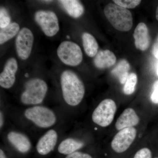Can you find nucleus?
I'll return each mask as SVG.
<instances>
[{
	"instance_id": "1",
	"label": "nucleus",
	"mask_w": 158,
	"mask_h": 158,
	"mask_svg": "<svg viewBox=\"0 0 158 158\" xmlns=\"http://www.w3.org/2000/svg\"><path fill=\"white\" fill-rule=\"evenodd\" d=\"M72 118L59 106L47 105H12L9 116L10 123L27 133L34 140L51 128L71 121Z\"/></svg>"
},
{
	"instance_id": "2",
	"label": "nucleus",
	"mask_w": 158,
	"mask_h": 158,
	"mask_svg": "<svg viewBox=\"0 0 158 158\" xmlns=\"http://www.w3.org/2000/svg\"><path fill=\"white\" fill-rule=\"evenodd\" d=\"M59 84L61 92L59 106L72 118L73 113L85 97V85L77 74L68 70L61 73Z\"/></svg>"
},
{
	"instance_id": "3",
	"label": "nucleus",
	"mask_w": 158,
	"mask_h": 158,
	"mask_svg": "<svg viewBox=\"0 0 158 158\" xmlns=\"http://www.w3.org/2000/svg\"><path fill=\"white\" fill-rule=\"evenodd\" d=\"M2 143L11 153L28 154L34 148V139L27 133L11 123L1 134Z\"/></svg>"
},
{
	"instance_id": "4",
	"label": "nucleus",
	"mask_w": 158,
	"mask_h": 158,
	"mask_svg": "<svg viewBox=\"0 0 158 158\" xmlns=\"http://www.w3.org/2000/svg\"><path fill=\"white\" fill-rule=\"evenodd\" d=\"M48 91V85L44 79L37 77L28 79L24 82L18 97L19 106L47 105Z\"/></svg>"
},
{
	"instance_id": "5",
	"label": "nucleus",
	"mask_w": 158,
	"mask_h": 158,
	"mask_svg": "<svg viewBox=\"0 0 158 158\" xmlns=\"http://www.w3.org/2000/svg\"><path fill=\"white\" fill-rule=\"evenodd\" d=\"M72 121L58 125L43 133L36 140L34 149L41 157L47 156L57 149L59 142L70 130Z\"/></svg>"
},
{
	"instance_id": "6",
	"label": "nucleus",
	"mask_w": 158,
	"mask_h": 158,
	"mask_svg": "<svg viewBox=\"0 0 158 158\" xmlns=\"http://www.w3.org/2000/svg\"><path fill=\"white\" fill-rule=\"evenodd\" d=\"M105 16L116 30L129 31L133 26V16L128 9L113 3H109L104 9Z\"/></svg>"
},
{
	"instance_id": "7",
	"label": "nucleus",
	"mask_w": 158,
	"mask_h": 158,
	"mask_svg": "<svg viewBox=\"0 0 158 158\" xmlns=\"http://www.w3.org/2000/svg\"><path fill=\"white\" fill-rule=\"evenodd\" d=\"M117 110L116 103L111 99L102 101L94 108L91 115L94 124L102 127L110 125L114 119Z\"/></svg>"
},
{
	"instance_id": "8",
	"label": "nucleus",
	"mask_w": 158,
	"mask_h": 158,
	"mask_svg": "<svg viewBox=\"0 0 158 158\" xmlns=\"http://www.w3.org/2000/svg\"><path fill=\"white\" fill-rule=\"evenodd\" d=\"M80 132L68 131L61 139L56 150L58 154L65 156L79 151L88 144L87 138L82 137Z\"/></svg>"
},
{
	"instance_id": "9",
	"label": "nucleus",
	"mask_w": 158,
	"mask_h": 158,
	"mask_svg": "<svg viewBox=\"0 0 158 158\" xmlns=\"http://www.w3.org/2000/svg\"><path fill=\"white\" fill-rule=\"evenodd\" d=\"M57 55L64 64L76 66L81 64L83 60V53L81 48L75 43L63 41L58 47Z\"/></svg>"
},
{
	"instance_id": "10",
	"label": "nucleus",
	"mask_w": 158,
	"mask_h": 158,
	"mask_svg": "<svg viewBox=\"0 0 158 158\" xmlns=\"http://www.w3.org/2000/svg\"><path fill=\"white\" fill-rule=\"evenodd\" d=\"M35 21L46 36L52 37L59 31V20L53 11L40 10L34 16Z\"/></svg>"
},
{
	"instance_id": "11",
	"label": "nucleus",
	"mask_w": 158,
	"mask_h": 158,
	"mask_svg": "<svg viewBox=\"0 0 158 158\" xmlns=\"http://www.w3.org/2000/svg\"><path fill=\"white\" fill-rule=\"evenodd\" d=\"M34 37L31 30L23 27L19 31L15 39L16 52L20 59L26 60L31 55Z\"/></svg>"
},
{
	"instance_id": "12",
	"label": "nucleus",
	"mask_w": 158,
	"mask_h": 158,
	"mask_svg": "<svg viewBox=\"0 0 158 158\" xmlns=\"http://www.w3.org/2000/svg\"><path fill=\"white\" fill-rule=\"evenodd\" d=\"M137 131L135 127L127 128L120 130L114 136L111 147L115 152L120 153L128 149L135 141Z\"/></svg>"
},
{
	"instance_id": "13",
	"label": "nucleus",
	"mask_w": 158,
	"mask_h": 158,
	"mask_svg": "<svg viewBox=\"0 0 158 158\" xmlns=\"http://www.w3.org/2000/svg\"><path fill=\"white\" fill-rule=\"evenodd\" d=\"M18 67L17 60L14 58H10L7 60L0 74L1 88L6 90L13 88L16 83Z\"/></svg>"
},
{
	"instance_id": "14",
	"label": "nucleus",
	"mask_w": 158,
	"mask_h": 158,
	"mask_svg": "<svg viewBox=\"0 0 158 158\" xmlns=\"http://www.w3.org/2000/svg\"><path fill=\"white\" fill-rule=\"evenodd\" d=\"M133 37L136 48L141 51L148 49L150 44V37L148 28L144 23H140L136 27Z\"/></svg>"
},
{
	"instance_id": "15",
	"label": "nucleus",
	"mask_w": 158,
	"mask_h": 158,
	"mask_svg": "<svg viewBox=\"0 0 158 158\" xmlns=\"http://www.w3.org/2000/svg\"><path fill=\"white\" fill-rule=\"evenodd\" d=\"M140 118L135 111L132 108L125 109L116 120L115 127L118 131L133 127L137 125Z\"/></svg>"
},
{
	"instance_id": "16",
	"label": "nucleus",
	"mask_w": 158,
	"mask_h": 158,
	"mask_svg": "<svg viewBox=\"0 0 158 158\" xmlns=\"http://www.w3.org/2000/svg\"><path fill=\"white\" fill-rule=\"evenodd\" d=\"M116 61L115 54L109 50H105L100 51L98 53L94 60V63L97 68L104 69L113 66Z\"/></svg>"
},
{
	"instance_id": "17",
	"label": "nucleus",
	"mask_w": 158,
	"mask_h": 158,
	"mask_svg": "<svg viewBox=\"0 0 158 158\" xmlns=\"http://www.w3.org/2000/svg\"><path fill=\"white\" fill-rule=\"evenodd\" d=\"M65 11L70 16L78 18L84 13L85 9L81 3L76 0H62L59 1Z\"/></svg>"
},
{
	"instance_id": "18",
	"label": "nucleus",
	"mask_w": 158,
	"mask_h": 158,
	"mask_svg": "<svg viewBox=\"0 0 158 158\" xmlns=\"http://www.w3.org/2000/svg\"><path fill=\"white\" fill-rule=\"evenodd\" d=\"M83 47L87 56L90 57L95 56L98 49V44L94 37L88 33H85L82 37Z\"/></svg>"
},
{
	"instance_id": "19",
	"label": "nucleus",
	"mask_w": 158,
	"mask_h": 158,
	"mask_svg": "<svg viewBox=\"0 0 158 158\" xmlns=\"http://www.w3.org/2000/svg\"><path fill=\"white\" fill-rule=\"evenodd\" d=\"M131 66L129 63L124 59H121L111 71L112 74L118 77L121 84H124L129 76Z\"/></svg>"
},
{
	"instance_id": "20",
	"label": "nucleus",
	"mask_w": 158,
	"mask_h": 158,
	"mask_svg": "<svg viewBox=\"0 0 158 158\" xmlns=\"http://www.w3.org/2000/svg\"><path fill=\"white\" fill-rule=\"evenodd\" d=\"M0 134H1L5 129L10 123L9 116L12 105L9 103L1 100L0 103Z\"/></svg>"
},
{
	"instance_id": "21",
	"label": "nucleus",
	"mask_w": 158,
	"mask_h": 158,
	"mask_svg": "<svg viewBox=\"0 0 158 158\" xmlns=\"http://www.w3.org/2000/svg\"><path fill=\"white\" fill-rule=\"evenodd\" d=\"M20 27L16 23H11L9 26L1 28L0 30V44H4L9 41L19 33Z\"/></svg>"
},
{
	"instance_id": "22",
	"label": "nucleus",
	"mask_w": 158,
	"mask_h": 158,
	"mask_svg": "<svg viewBox=\"0 0 158 158\" xmlns=\"http://www.w3.org/2000/svg\"><path fill=\"white\" fill-rule=\"evenodd\" d=\"M138 81V78L135 73H131L125 83L123 91L125 94L130 95L132 94L135 90V86Z\"/></svg>"
},
{
	"instance_id": "23",
	"label": "nucleus",
	"mask_w": 158,
	"mask_h": 158,
	"mask_svg": "<svg viewBox=\"0 0 158 158\" xmlns=\"http://www.w3.org/2000/svg\"><path fill=\"white\" fill-rule=\"evenodd\" d=\"M113 2L116 5L126 9H134L140 5L141 1L139 0H114Z\"/></svg>"
},
{
	"instance_id": "24",
	"label": "nucleus",
	"mask_w": 158,
	"mask_h": 158,
	"mask_svg": "<svg viewBox=\"0 0 158 158\" xmlns=\"http://www.w3.org/2000/svg\"><path fill=\"white\" fill-rule=\"evenodd\" d=\"M11 18L8 11L4 8L0 9V27L1 28L6 27L11 23Z\"/></svg>"
},
{
	"instance_id": "25",
	"label": "nucleus",
	"mask_w": 158,
	"mask_h": 158,
	"mask_svg": "<svg viewBox=\"0 0 158 158\" xmlns=\"http://www.w3.org/2000/svg\"><path fill=\"white\" fill-rule=\"evenodd\" d=\"M134 158H152V154L149 148H144L136 152Z\"/></svg>"
},
{
	"instance_id": "26",
	"label": "nucleus",
	"mask_w": 158,
	"mask_h": 158,
	"mask_svg": "<svg viewBox=\"0 0 158 158\" xmlns=\"http://www.w3.org/2000/svg\"><path fill=\"white\" fill-rule=\"evenodd\" d=\"M64 158H93L90 154L79 151L64 156Z\"/></svg>"
},
{
	"instance_id": "27",
	"label": "nucleus",
	"mask_w": 158,
	"mask_h": 158,
	"mask_svg": "<svg viewBox=\"0 0 158 158\" xmlns=\"http://www.w3.org/2000/svg\"><path fill=\"white\" fill-rule=\"evenodd\" d=\"M151 99L154 103H158V81H156L153 86V92Z\"/></svg>"
},
{
	"instance_id": "28",
	"label": "nucleus",
	"mask_w": 158,
	"mask_h": 158,
	"mask_svg": "<svg viewBox=\"0 0 158 158\" xmlns=\"http://www.w3.org/2000/svg\"><path fill=\"white\" fill-rule=\"evenodd\" d=\"M9 150L2 142L0 147V158H9L8 156Z\"/></svg>"
},
{
	"instance_id": "29",
	"label": "nucleus",
	"mask_w": 158,
	"mask_h": 158,
	"mask_svg": "<svg viewBox=\"0 0 158 158\" xmlns=\"http://www.w3.org/2000/svg\"><path fill=\"white\" fill-rule=\"evenodd\" d=\"M152 52L154 57L158 59V35L153 45Z\"/></svg>"
},
{
	"instance_id": "30",
	"label": "nucleus",
	"mask_w": 158,
	"mask_h": 158,
	"mask_svg": "<svg viewBox=\"0 0 158 158\" xmlns=\"http://www.w3.org/2000/svg\"><path fill=\"white\" fill-rule=\"evenodd\" d=\"M156 17L157 20L158 21V6L157 8L156 11Z\"/></svg>"
},
{
	"instance_id": "31",
	"label": "nucleus",
	"mask_w": 158,
	"mask_h": 158,
	"mask_svg": "<svg viewBox=\"0 0 158 158\" xmlns=\"http://www.w3.org/2000/svg\"><path fill=\"white\" fill-rule=\"evenodd\" d=\"M157 75L158 76V66L157 67Z\"/></svg>"
},
{
	"instance_id": "32",
	"label": "nucleus",
	"mask_w": 158,
	"mask_h": 158,
	"mask_svg": "<svg viewBox=\"0 0 158 158\" xmlns=\"http://www.w3.org/2000/svg\"><path fill=\"white\" fill-rule=\"evenodd\" d=\"M158 158V157H156V158Z\"/></svg>"
}]
</instances>
